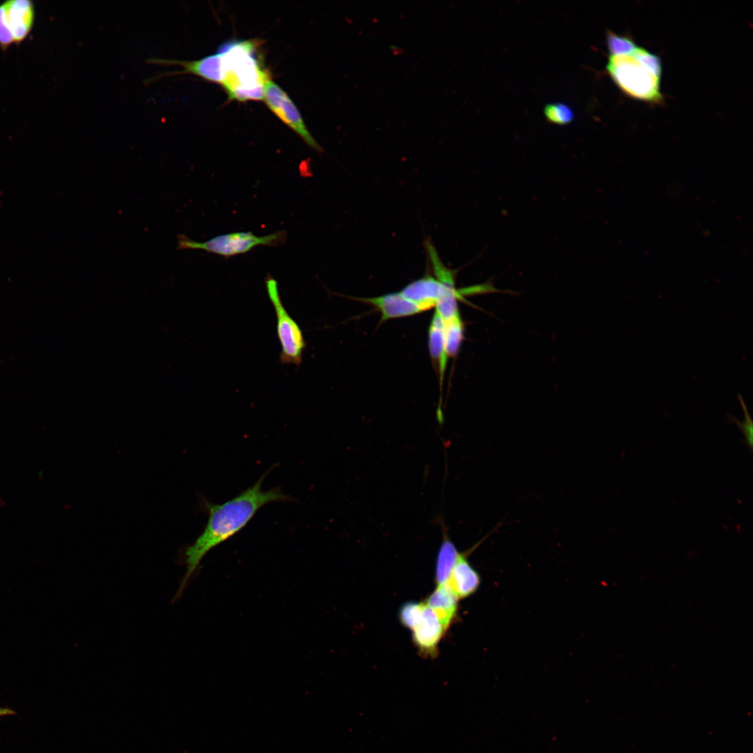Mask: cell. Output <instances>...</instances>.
<instances>
[{
    "label": "cell",
    "instance_id": "obj_1",
    "mask_svg": "<svg viewBox=\"0 0 753 753\" xmlns=\"http://www.w3.org/2000/svg\"><path fill=\"white\" fill-rule=\"evenodd\" d=\"M269 471L236 496L220 504L204 501L208 515L202 533L183 552L186 572L174 600L181 598L189 579L197 570L203 558L213 548L227 541L245 528L264 505L277 501H289L291 497L278 487L268 490L262 489L263 482Z\"/></svg>",
    "mask_w": 753,
    "mask_h": 753
},
{
    "label": "cell",
    "instance_id": "obj_2",
    "mask_svg": "<svg viewBox=\"0 0 753 753\" xmlns=\"http://www.w3.org/2000/svg\"><path fill=\"white\" fill-rule=\"evenodd\" d=\"M606 70L626 96L649 105L664 102L660 57L632 42L623 51L609 54Z\"/></svg>",
    "mask_w": 753,
    "mask_h": 753
},
{
    "label": "cell",
    "instance_id": "obj_3",
    "mask_svg": "<svg viewBox=\"0 0 753 753\" xmlns=\"http://www.w3.org/2000/svg\"><path fill=\"white\" fill-rule=\"evenodd\" d=\"M255 41L229 40L218 47L222 61L221 85L230 100H263L266 82L271 79L263 66Z\"/></svg>",
    "mask_w": 753,
    "mask_h": 753
},
{
    "label": "cell",
    "instance_id": "obj_4",
    "mask_svg": "<svg viewBox=\"0 0 753 753\" xmlns=\"http://www.w3.org/2000/svg\"><path fill=\"white\" fill-rule=\"evenodd\" d=\"M286 231L280 230L259 236L251 231H237L222 234L205 242L195 241L183 234L177 236L176 249L202 250L222 256L226 259L247 253L254 248L264 245L275 247L285 243Z\"/></svg>",
    "mask_w": 753,
    "mask_h": 753
},
{
    "label": "cell",
    "instance_id": "obj_5",
    "mask_svg": "<svg viewBox=\"0 0 753 753\" xmlns=\"http://www.w3.org/2000/svg\"><path fill=\"white\" fill-rule=\"evenodd\" d=\"M266 290L276 316V332L281 352L280 362L282 365L300 366L306 347L303 331L284 306L278 289L277 281L267 274L264 280Z\"/></svg>",
    "mask_w": 753,
    "mask_h": 753
},
{
    "label": "cell",
    "instance_id": "obj_6",
    "mask_svg": "<svg viewBox=\"0 0 753 753\" xmlns=\"http://www.w3.org/2000/svg\"><path fill=\"white\" fill-rule=\"evenodd\" d=\"M263 100L269 109L299 135L310 147L318 152L323 151L322 148L305 126L296 106L287 93L271 79H268L264 85Z\"/></svg>",
    "mask_w": 753,
    "mask_h": 753
},
{
    "label": "cell",
    "instance_id": "obj_7",
    "mask_svg": "<svg viewBox=\"0 0 753 753\" xmlns=\"http://www.w3.org/2000/svg\"><path fill=\"white\" fill-rule=\"evenodd\" d=\"M424 603L421 618L411 630L413 641L422 654L434 656L438 644L446 631L432 609Z\"/></svg>",
    "mask_w": 753,
    "mask_h": 753
},
{
    "label": "cell",
    "instance_id": "obj_8",
    "mask_svg": "<svg viewBox=\"0 0 753 753\" xmlns=\"http://www.w3.org/2000/svg\"><path fill=\"white\" fill-rule=\"evenodd\" d=\"M355 299L376 307L381 313V321L412 316L424 312L421 307L402 296L400 292Z\"/></svg>",
    "mask_w": 753,
    "mask_h": 753
},
{
    "label": "cell",
    "instance_id": "obj_9",
    "mask_svg": "<svg viewBox=\"0 0 753 753\" xmlns=\"http://www.w3.org/2000/svg\"><path fill=\"white\" fill-rule=\"evenodd\" d=\"M7 21L13 37L14 43L24 40L32 29L35 10L29 0H11L4 2Z\"/></svg>",
    "mask_w": 753,
    "mask_h": 753
},
{
    "label": "cell",
    "instance_id": "obj_10",
    "mask_svg": "<svg viewBox=\"0 0 753 753\" xmlns=\"http://www.w3.org/2000/svg\"><path fill=\"white\" fill-rule=\"evenodd\" d=\"M446 584L458 599L471 595L478 588L479 575L464 554L459 553Z\"/></svg>",
    "mask_w": 753,
    "mask_h": 753
},
{
    "label": "cell",
    "instance_id": "obj_11",
    "mask_svg": "<svg viewBox=\"0 0 753 753\" xmlns=\"http://www.w3.org/2000/svg\"><path fill=\"white\" fill-rule=\"evenodd\" d=\"M441 290L438 280L432 275H426L409 284L399 292L421 307L425 312L435 307Z\"/></svg>",
    "mask_w": 753,
    "mask_h": 753
},
{
    "label": "cell",
    "instance_id": "obj_12",
    "mask_svg": "<svg viewBox=\"0 0 753 753\" xmlns=\"http://www.w3.org/2000/svg\"><path fill=\"white\" fill-rule=\"evenodd\" d=\"M457 602V597L445 584L437 585L436 589L425 602L432 609L446 631L456 616Z\"/></svg>",
    "mask_w": 753,
    "mask_h": 753
},
{
    "label": "cell",
    "instance_id": "obj_13",
    "mask_svg": "<svg viewBox=\"0 0 753 753\" xmlns=\"http://www.w3.org/2000/svg\"><path fill=\"white\" fill-rule=\"evenodd\" d=\"M429 349L432 358L439 366L441 386L448 358L445 351L443 320L435 312L429 327Z\"/></svg>",
    "mask_w": 753,
    "mask_h": 753
},
{
    "label": "cell",
    "instance_id": "obj_14",
    "mask_svg": "<svg viewBox=\"0 0 753 753\" xmlns=\"http://www.w3.org/2000/svg\"><path fill=\"white\" fill-rule=\"evenodd\" d=\"M459 552L447 534L443 535L436 565L435 580L437 585L447 583Z\"/></svg>",
    "mask_w": 753,
    "mask_h": 753
},
{
    "label": "cell",
    "instance_id": "obj_15",
    "mask_svg": "<svg viewBox=\"0 0 753 753\" xmlns=\"http://www.w3.org/2000/svg\"><path fill=\"white\" fill-rule=\"evenodd\" d=\"M445 351L448 358L455 356L464 338V324L460 315L443 321Z\"/></svg>",
    "mask_w": 753,
    "mask_h": 753
},
{
    "label": "cell",
    "instance_id": "obj_16",
    "mask_svg": "<svg viewBox=\"0 0 753 753\" xmlns=\"http://www.w3.org/2000/svg\"><path fill=\"white\" fill-rule=\"evenodd\" d=\"M544 114L549 122L558 125H566L571 123L574 119V112L568 105L561 102H554L547 105L544 109Z\"/></svg>",
    "mask_w": 753,
    "mask_h": 753
},
{
    "label": "cell",
    "instance_id": "obj_17",
    "mask_svg": "<svg viewBox=\"0 0 753 753\" xmlns=\"http://www.w3.org/2000/svg\"><path fill=\"white\" fill-rule=\"evenodd\" d=\"M424 602H407L400 610V620L402 624L411 630L419 622L424 609Z\"/></svg>",
    "mask_w": 753,
    "mask_h": 753
},
{
    "label": "cell",
    "instance_id": "obj_18",
    "mask_svg": "<svg viewBox=\"0 0 753 753\" xmlns=\"http://www.w3.org/2000/svg\"><path fill=\"white\" fill-rule=\"evenodd\" d=\"M738 400L744 412V421L740 422L736 418L730 415H729V418L730 420H732L738 426L741 432L744 435L745 442L746 445L752 450L753 446V422L746 407L743 398L740 395H738Z\"/></svg>",
    "mask_w": 753,
    "mask_h": 753
},
{
    "label": "cell",
    "instance_id": "obj_19",
    "mask_svg": "<svg viewBox=\"0 0 753 753\" xmlns=\"http://www.w3.org/2000/svg\"><path fill=\"white\" fill-rule=\"evenodd\" d=\"M14 43L6 17V10L4 3L0 4V47L2 50H7Z\"/></svg>",
    "mask_w": 753,
    "mask_h": 753
},
{
    "label": "cell",
    "instance_id": "obj_20",
    "mask_svg": "<svg viewBox=\"0 0 753 753\" xmlns=\"http://www.w3.org/2000/svg\"><path fill=\"white\" fill-rule=\"evenodd\" d=\"M16 713L9 708H0V717L14 715Z\"/></svg>",
    "mask_w": 753,
    "mask_h": 753
}]
</instances>
